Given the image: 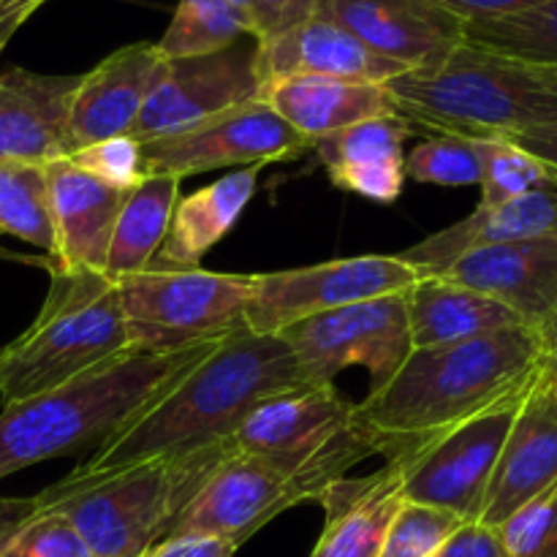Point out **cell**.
<instances>
[{"label":"cell","instance_id":"cell-1","mask_svg":"<svg viewBox=\"0 0 557 557\" xmlns=\"http://www.w3.org/2000/svg\"><path fill=\"white\" fill-rule=\"evenodd\" d=\"M299 386H308V381L286 341L245 326L185 370L166 395L109 435L71 476H103L150 460H183L218 449L259 403Z\"/></svg>","mask_w":557,"mask_h":557},{"label":"cell","instance_id":"cell-2","mask_svg":"<svg viewBox=\"0 0 557 557\" xmlns=\"http://www.w3.org/2000/svg\"><path fill=\"white\" fill-rule=\"evenodd\" d=\"M542 359V335L525 324L413 348L389 384L359 403L357 419L384 455L397 457L531 389Z\"/></svg>","mask_w":557,"mask_h":557},{"label":"cell","instance_id":"cell-3","mask_svg":"<svg viewBox=\"0 0 557 557\" xmlns=\"http://www.w3.org/2000/svg\"><path fill=\"white\" fill-rule=\"evenodd\" d=\"M174 354H125L71 384L3 406L0 482L22 468L101 446L215 348Z\"/></svg>","mask_w":557,"mask_h":557},{"label":"cell","instance_id":"cell-4","mask_svg":"<svg viewBox=\"0 0 557 557\" xmlns=\"http://www.w3.org/2000/svg\"><path fill=\"white\" fill-rule=\"evenodd\" d=\"M397 112L413 125L468 139H506L557 123L553 71L462 41L441 65L386 82Z\"/></svg>","mask_w":557,"mask_h":557},{"label":"cell","instance_id":"cell-5","mask_svg":"<svg viewBox=\"0 0 557 557\" xmlns=\"http://www.w3.org/2000/svg\"><path fill=\"white\" fill-rule=\"evenodd\" d=\"M41 313L0 348V403L27 400L71 384L131 348L117 283L103 272H49Z\"/></svg>","mask_w":557,"mask_h":557},{"label":"cell","instance_id":"cell-6","mask_svg":"<svg viewBox=\"0 0 557 557\" xmlns=\"http://www.w3.org/2000/svg\"><path fill=\"white\" fill-rule=\"evenodd\" d=\"M215 451L261 457L302 482L313 500L364 457L384 455L375 435L359 424L357 406L335 384H308L259 403Z\"/></svg>","mask_w":557,"mask_h":557},{"label":"cell","instance_id":"cell-7","mask_svg":"<svg viewBox=\"0 0 557 557\" xmlns=\"http://www.w3.org/2000/svg\"><path fill=\"white\" fill-rule=\"evenodd\" d=\"M196 484L185 460H150L90 479L69 473L33 500L63 515L92 557H139L166 536Z\"/></svg>","mask_w":557,"mask_h":557},{"label":"cell","instance_id":"cell-8","mask_svg":"<svg viewBox=\"0 0 557 557\" xmlns=\"http://www.w3.org/2000/svg\"><path fill=\"white\" fill-rule=\"evenodd\" d=\"M117 297L136 354L210 346L245 330L253 275L210 270H152L120 277Z\"/></svg>","mask_w":557,"mask_h":557},{"label":"cell","instance_id":"cell-9","mask_svg":"<svg viewBox=\"0 0 557 557\" xmlns=\"http://www.w3.org/2000/svg\"><path fill=\"white\" fill-rule=\"evenodd\" d=\"M277 335L297 357L308 384L330 386L343 370L359 364L370 375V395L389 384L413 351L406 294L319 313Z\"/></svg>","mask_w":557,"mask_h":557},{"label":"cell","instance_id":"cell-10","mask_svg":"<svg viewBox=\"0 0 557 557\" xmlns=\"http://www.w3.org/2000/svg\"><path fill=\"white\" fill-rule=\"evenodd\" d=\"M525 395L528 392H522L424 444L400 451L403 498L451 511L466 522L479 520L495 462Z\"/></svg>","mask_w":557,"mask_h":557},{"label":"cell","instance_id":"cell-11","mask_svg":"<svg viewBox=\"0 0 557 557\" xmlns=\"http://www.w3.org/2000/svg\"><path fill=\"white\" fill-rule=\"evenodd\" d=\"M419 270L395 256H354L324 264L253 275V294L245 326L259 335H277L297 321L348 308L370 299L406 294Z\"/></svg>","mask_w":557,"mask_h":557},{"label":"cell","instance_id":"cell-12","mask_svg":"<svg viewBox=\"0 0 557 557\" xmlns=\"http://www.w3.org/2000/svg\"><path fill=\"white\" fill-rule=\"evenodd\" d=\"M313 150V141L292 128L267 101L218 112L190 128L141 141L145 174L183 180L215 169H248L288 161Z\"/></svg>","mask_w":557,"mask_h":557},{"label":"cell","instance_id":"cell-13","mask_svg":"<svg viewBox=\"0 0 557 557\" xmlns=\"http://www.w3.org/2000/svg\"><path fill=\"white\" fill-rule=\"evenodd\" d=\"M313 500L302 482L253 455H223L210 468L166 536H212L243 547L277 515Z\"/></svg>","mask_w":557,"mask_h":557},{"label":"cell","instance_id":"cell-14","mask_svg":"<svg viewBox=\"0 0 557 557\" xmlns=\"http://www.w3.org/2000/svg\"><path fill=\"white\" fill-rule=\"evenodd\" d=\"M256 52L259 41L248 36L205 58L163 60L131 136L136 141L161 139L218 112L259 101L264 85L256 71Z\"/></svg>","mask_w":557,"mask_h":557},{"label":"cell","instance_id":"cell-15","mask_svg":"<svg viewBox=\"0 0 557 557\" xmlns=\"http://www.w3.org/2000/svg\"><path fill=\"white\" fill-rule=\"evenodd\" d=\"M321 16L408 71L435 69L466 41V22L433 0H326Z\"/></svg>","mask_w":557,"mask_h":557},{"label":"cell","instance_id":"cell-16","mask_svg":"<svg viewBox=\"0 0 557 557\" xmlns=\"http://www.w3.org/2000/svg\"><path fill=\"white\" fill-rule=\"evenodd\" d=\"M557 484V395L536 379L504 441L479 522L500 528Z\"/></svg>","mask_w":557,"mask_h":557},{"label":"cell","instance_id":"cell-17","mask_svg":"<svg viewBox=\"0 0 557 557\" xmlns=\"http://www.w3.org/2000/svg\"><path fill=\"white\" fill-rule=\"evenodd\" d=\"M438 277L493 297L539 330L557 310V234L468 250Z\"/></svg>","mask_w":557,"mask_h":557},{"label":"cell","instance_id":"cell-18","mask_svg":"<svg viewBox=\"0 0 557 557\" xmlns=\"http://www.w3.org/2000/svg\"><path fill=\"white\" fill-rule=\"evenodd\" d=\"M161 65L156 41H136L82 74L69 112L71 152L112 136H131Z\"/></svg>","mask_w":557,"mask_h":557},{"label":"cell","instance_id":"cell-19","mask_svg":"<svg viewBox=\"0 0 557 557\" xmlns=\"http://www.w3.org/2000/svg\"><path fill=\"white\" fill-rule=\"evenodd\" d=\"M256 71L264 85L292 76H332V79H357L386 85L406 74V65L386 60L354 38L346 27L326 16L302 22L292 30L259 41Z\"/></svg>","mask_w":557,"mask_h":557},{"label":"cell","instance_id":"cell-20","mask_svg":"<svg viewBox=\"0 0 557 557\" xmlns=\"http://www.w3.org/2000/svg\"><path fill=\"white\" fill-rule=\"evenodd\" d=\"M79 76L0 74V158L52 163L71 156L69 112Z\"/></svg>","mask_w":557,"mask_h":557},{"label":"cell","instance_id":"cell-21","mask_svg":"<svg viewBox=\"0 0 557 557\" xmlns=\"http://www.w3.org/2000/svg\"><path fill=\"white\" fill-rule=\"evenodd\" d=\"M54 259L47 272H103L109 239L125 196L76 169L69 158L47 163Z\"/></svg>","mask_w":557,"mask_h":557},{"label":"cell","instance_id":"cell-22","mask_svg":"<svg viewBox=\"0 0 557 557\" xmlns=\"http://www.w3.org/2000/svg\"><path fill=\"white\" fill-rule=\"evenodd\" d=\"M553 234H557V188H542L500 205H479L471 215L430 234L397 253V259L419 270L422 277L441 275L468 250Z\"/></svg>","mask_w":557,"mask_h":557},{"label":"cell","instance_id":"cell-23","mask_svg":"<svg viewBox=\"0 0 557 557\" xmlns=\"http://www.w3.org/2000/svg\"><path fill=\"white\" fill-rule=\"evenodd\" d=\"M403 457H392L364 479L343 476L319 495L324 531L310 557H379L386 531L403 506Z\"/></svg>","mask_w":557,"mask_h":557},{"label":"cell","instance_id":"cell-24","mask_svg":"<svg viewBox=\"0 0 557 557\" xmlns=\"http://www.w3.org/2000/svg\"><path fill=\"white\" fill-rule=\"evenodd\" d=\"M297 134L319 141L362 120L384 117L397 112L395 98L384 85L357 79H332V76H292L261 92Z\"/></svg>","mask_w":557,"mask_h":557},{"label":"cell","instance_id":"cell-25","mask_svg":"<svg viewBox=\"0 0 557 557\" xmlns=\"http://www.w3.org/2000/svg\"><path fill=\"white\" fill-rule=\"evenodd\" d=\"M259 185V166L237 169L207 188L177 199L166 239L152 259V270H196L226 237L250 205Z\"/></svg>","mask_w":557,"mask_h":557},{"label":"cell","instance_id":"cell-26","mask_svg":"<svg viewBox=\"0 0 557 557\" xmlns=\"http://www.w3.org/2000/svg\"><path fill=\"white\" fill-rule=\"evenodd\" d=\"M413 348L449 346L522 324L506 305L438 275H424L406 292Z\"/></svg>","mask_w":557,"mask_h":557},{"label":"cell","instance_id":"cell-27","mask_svg":"<svg viewBox=\"0 0 557 557\" xmlns=\"http://www.w3.org/2000/svg\"><path fill=\"white\" fill-rule=\"evenodd\" d=\"M180 199V180L147 174L128 196L114 221L103 275L120 281L145 272L166 239L169 221Z\"/></svg>","mask_w":557,"mask_h":557},{"label":"cell","instance_id":"cell-28","mask_svg":"<svg viewBox=\"0 0 557 557\" xmlns=\"http://www.w3.org/2000/svg\"><path fill=\"white\" fill-rule=\"evenodd\" d=\"M253 36V22L232 0H180L156 49L163 60L205 58Z\"/></svg>","mask_w":557,"mask_h":557},{"label":"cell","instance_id":"cell-29","mask_svg":"<svg viewBox=\"0 0 557 557\" xmlns=\"http://www.w3.org/2000/svg\"><path fill=\"white\" fill-rule=\"evenodd\" d=\"M466 44L533 69L557 71V0L509 16L466 22Z\"/></svg>","mask_w":557,"mask_h":557},{"label":"cell","instance_id":"cell-30","mask_svg":"<svg viewBox=\"0 0 557 557\" xmlns=\"http://www.w3.org/2000/svg\"><path fill=\"white\" fill-rule=\"evenodd\" d=\"M0 232L36 245L54 259L47 163L0 158Z\"/></svg>","mask_w":557,"mask_h":557},{"label":"cell","instance_id":"cell-31","mask_svg":"<svg viewBox=\"0 0 557 557\" xmlns=\"http://www.w3.org/2000/svg\"><path fill=\"white\" fill-rule=\"evenodd\" d=\"M417 125L400 112L384 117L362 120V123L343 128L337 134L313 141V152L321 158L326 172L348 166H368V163L406 161V139Z\"/></svg>","mask_w":557,"mask_h":557},{"label":"cell","instance_id":"cell-32","mask_svg":"<svg viewBox=\"0 0 557 557\" xmlns=\"http://www.w3.org/2000/svg\"><path fill=\"white\" fill-rule=\"evenodd\" d=\"M479 150H482L479 205H500L531 190L557 188V174L509 139H479Z\"/></svg>","mask_w":557,"mask_h":557},{"label":"cell","instance_id":"cell-33","mask_svg":"<svg viewBox=\"0 0 557 557\" xmlns=\"http://www.w3.org/2000/svg\"><path fill=\"white\" fill-rule=\"evenodd\" d=\"M403 166H406V177L417 183L446 185V188L479 185L482 150H479V139L441 134L413 147Z\"/></svg>","mask_w":557,"mask_h":557},{"label":"cell","instance_id":"cell-34","mask_svg":"<svg viewBox=\"0 0 557 557\" xmlns=\"http://www.w3.org/2000/svg\"><path fill=\"white\" fill-rule=\"evenodd\" d=\"M462 522L451 511L403 500L379 557H433Z\"/></svg>","mask_w":557,"mask_h":557},{"label":"cell","instance_id":"cell-35","mask_svg":"<svg viewBox=\"0 0 557 557\" xmlns=\"http://www.w3.org/2000/svg\"><path fill=\"white\" fill-rule=\"evenodd\" d=\"M0 557H92L79 533L58 511L36 509L3 544Z\"/></svg>","mask_w":557,"mask_h":557},{"label":"cell","instance_id":"cell-36","mask_svg":"<svg viewBox=\"0 0 557 557\" xmlns=\"http://www.w3.org/2000/svg\"><path fill=\"white\" fill-rule=\"evenodd\" d=\"M69 161L85 174L96 177L98 183L123 190V194H131L147 177L145 161H141V141H136L128 134L74 150Z\"/></svg>","mask_w":557,"mask_h":557},{"label":"cell","instance_id":"cell-37","mask_svg":"<svg viewBox=\"0 0 557 557\" xmlns=\"http://www.w3.org/2000/svg\"><path fill=\"white\" fill-rule=\"evenodd\" d=\"M509 557H557V484L498 528Z\"/></svg>","mask_w":557,"mask_h":557},{"label":"cell","instance_id":"cell-38","mask_svg":"<svg viewBox=\"0 0 557 557\" xmlns=\"http://www.w3.org/2000/svg\"><path fill=\"white\" fill-rule=\"evenodd\" d=\"M406 161H386V163H368V166H348L330 172L332 183L343 190L364 196L379 205H392L400 199L403 185H406Z\"/></svg>","mask_w":557,"mask_h":557},{"label":"cell","instance_id":"cell-39","mask_svg":"<svg viewBox=\"0 0 557 557\" xmlns=\"http://www.w3.org/2000/svg\"><path fill=\"white\" fill-rule=\"evenodd\" d=\"M326 0H250V22L256 41L292 30L302 22L315 20L324 11Z\"/></svg>","mask_w":557,"mask_h":557},{"label":"cell","instance_id":"cell-40","mask_svg":"<svg viewBox=\"0 0 557 557\" xmlns=\"http://www.w3.org/2000/svg\"><path fill=\"white\" fill-rule=\"evenodd\" d=\"M433 557H509L498 528L471 520L462 522Z\"/></svg>","mask_w":557,"mask_h":557},{"label":"cell","instance_id":"cell-41","mask_svg":"<svg viewBox=\"0 0 557 557\" xmlns=\"http://www.w3.org/2000/svg\"><path fill=\"white\" fill-rule=\"evenodd\" d=\"M237 547L212 536H163L139 557H234Z\"/></svg>","mask_w":557,"mask_h":557},{"label":"cell","instance_id":"cell-42","mask_svg":"<svg viewBox=\"0 0 557 557\" xmlns=\"http://www.w3.org/2000/svg\"><path fill=\"white\" fill-rule=\"evenodd\" d=\"M433 3L460 16L462 22H479L517 14V11L533 9V5L547 3V0H433Z\"/></svg>","mask_w":557,"mask_h":557},{"label":"cell","instance_id":"cell-43","mask_svg":"<svg viewBox=\"0 0 557 557\" xmlns=\"http://www.w3.org/2000/svg\"><path fill=\"white\" fill-rule=\"evenodd\" d=\"M515 147L525 150L536 161H542L549 172L557 174V123L539 125V128L522 131V134L506 136Z\"/></svg>","mask_w":557,"mask_h":557},{"label":"cell","instance_id":"cell-44","mask_svg":"<svg viewBox=\"0 0 557 557\" xmlns=\"http://www.w3.org/2000/svg\"><path fill=\"white\" fill-rule=\"evenodd\" d=\"M49 0H0V58L22 25Z\"/></svg>","mask_w":557,"mask_h":557},{"label":"cell","instance_id":"cell-45","mask_svg":"<svg viewBox=\"0 0 557 557\" xmlns=\"http://www.w3.org/2000/svg\"><path fill=\"white\" fill-rule=\"evenodd\" d=\"M539 379H542L544 384H547L549 389H553L557 395V348H553V351H544Z\"/></svg>","mask_w":557,"mask_h":557},{"label":"cell","instance_id":"cell-46","mask_svg":"<svg viewBox=\"0 0 557 557\" xmlns=\"http://www.w3.org/2000/svg\"><path fill=\"white\" fill-rule=\"evenodd\" d=\"M539 335H542L544 351H553V348H557V310L547 321H544L542 326H539Z\"/></svg>","mask_w":557,"mask_h":557},{"label":"cell","instance_id":"cell-47","mask_svg":"<svg viewBox=\"0 0 557 557\" xmlns=\"http://www.w3.org/2000/svg\"><path fill=\"white\" fill-rule=\"evenodd\" d=\"M232 3H234V5H239V9H243L245 14L250 16V0H232Z\"/></svg>","mask_w":557,"mask_h":557},{"label":"cell","instance_id":"cell-48","mask_svg":"<svg viewBox=\"0 0 557 557\" xmlns=\"http://www.w3.org/2000/svg\"><path fill=\"white\" fill-rule=\"evenodd\" d=\"M0 253H3V250H0ZM3 256H9V259H14V256H11V253H3Z\"/></svg>","mask_w":557,"mask_h":557},{"label":"cell","instance_id":"cell-49","mask_svg":"<svg viewBox=\"0 0 557 557\" xmlns=\"http://www.w3.org/2000/svg\"><path fill=\"white\" fill-rule=\"evenodd\" d=\"M553 74H555V79H557V71H553Z\"/></svg>","mask_w":557,"mask_h":557}]
</instances>
